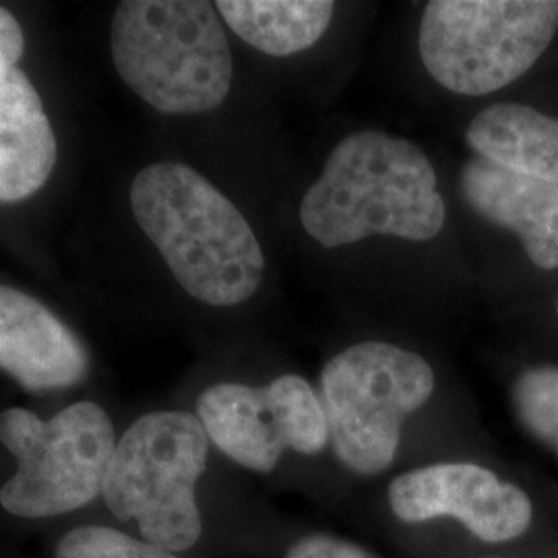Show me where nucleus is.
Here are the masks:
<instances>
[{
	"mask_svg": "<svg viewBox=\"0 0 558 558\" xmlns=\"http://www.w3.org/2000/svg\"><path fill=\"white\" fill-rule=\"evenodd\" d=\"M557 313H558V299H557Z\"/></svg>",
	"mask_w": 558,
	"mask_h": 558,
	"instance_id": "aec40b11",
	"label": "nucleus"
},
{
	"mask_svg": "<svg viewBox=\"0 0 558 558\" xmlns=\"http://www.w3.org/2000/svg\"><path fill=\"white\" fill-rule=\"evenodd\" d=\"M25 38L20 21L15 20L7 9L0 7V71L17 66L23 54Z\"/></svg>",
	"mask_w": 558,
	"mask_h": 558,
	"instance_id": "a211bd4d",
	"label": "nucleus"
},
{
	"mask_svg": "<svg viewBox=\"0 0 558 558\" xmlns=\"http://www.w3.org/2000/svg\"><path fill=\"white\" fill-rule=\"evenodd\" d=\"M329 451L356 478H379L398 463L405 430L439 391V371L416 348L387 338L345 343L317 383Z\"/></svg>",
	"mask_w": 558,
	"mask_h": 558,
	"instance_id": "7ed1b4c3",
	"label": "nucleus"
},
{
	"mask_svg": "<svg viewBox=\"0 0 558 558\" xmlns=\"http://www.w3.org/2000/svg\"><path fill=\"white\" fill-rule=\"evenodd\" d=\"M281 558H379L354 539L327 532H311L294 539Z\"/></svg>",
	"mask_w": 558,
	"mask_h": 558,
	"instance_id": "f3484780",
	"label": "nucleus"
},
{
	"mask_svg": "<svg viewBox=\"0 0 558 558\" xmlns=\"http://www.w3.org/2000/svg\"><path fill=\"white\" fill-rule=\"evenodd\" d=\"M385 502L401 525L451 521L482 544L502 546L534 525V500L499 472L470 459H437L389 480Z\"/></svg>",
	"mask_w": 558,
	"mask_h": 558,
	"instance_id": "1a4fd4ad",
	"label": "nucleus"
},
{
	"mask_svg": "<svg viewBox=\"0 0 558 558\" xmlns=\"http://www.w3.org/2000/svg\"><path fill=\"white\" fill-rule=\"evenodd\" d=\"M333 0H218L226 27L269 59H299L319 48L339 17Z\"/></svg>",
	"mask_w": 558,
	"mask_h": 558,
	"instance_id": "4468645a",
	"label": "nucleus"
},
{
	"mask_svg": "<svg viewBox=\"0 0 558 558\" xmlns=\"http://www.w3.org/2000/svg\"><path fill=\"white\" fill-rule=\"evenodd\" d=\"M478 558H500V557H478Z\"/></svg>",
	"mask_w": 558,
	"mask_h": 558,
	"instance_id": "6ab92c4d",
	"label": "nucleus"
},
{
	"mask_svg": "<svg viewBox=\"0 0 558 558\" xmlns=\"http://www.w3.org/2000/svg\"><path fill=\"white\" fill-rule=\"evenodd\" d=\"M511 405L532 439L558 458V366H532L511 387Z\"/></svg>",
	"mask_w": 558,
	"mask_h": 558,
	"instance_id": "2eb2a0df",
	"label": "nucleus"
},
{
	"mask_svg": "<svg viewBox=\"0 0 558 558\" xmlns=\"http://www.w3.org/2000/svg\"><path fill=\"white\" fill-rule=\"evenodd\" d=\"M57 137L40 94L20 66L0 71V201L38 193L57 166Z\"/></svg>",
	"mask_w": 558,
	"mask_h": 558,
	"instance_id": "f8f14e48",
	"label": "nucleus"
},
{
	"mask_svg": "<svg viewBox=\"0 0 558 558\" xmlns=\"http://www.w3.org/2000/svg\"><path fill=\"white\" fill-rule=\"evenodd\" d=\"M0 442L17 461L0 486L2 509L13 518L50 519L101 497L119 439L101 405L77 401L50 420L25 408L4 410Z\"/></svg>",
	"mask_w": 558,
	"mask_h": 558,
	"instance_id": "0eeeda50",
	"label": "nucleus"
},
{
	"mask_svg": "<svg viewBox=\"0 0 558 558\" xmlns=\"http://www.w3.org/2000/svg\"><path fill=\"white\" fill-rule=\"evenodd\" d=\"M110 44L122 81L161 114H205L232 92L234 57L216 2L124 0Z\"/></svg>",
	"mask_w": 558,
	"mask_h": 558,
	"instance_id": "20e7f679",
	"label": "nucleus"
},
{
	"mask_svg": "<svg viewBox=\"0 0 558 558\" xmlns=\"http://www.w3.org/2000/svg\"><path fill=\"white\" fill-rule=\"evenodd\" d=\"M463 140L476 158L558 184V119L532 106L490 104L468 122Z\"/></svg>",
	"mask_w": 558,
	"mask_h": 558,
	"instance_id": "ddd939ff",
	"label": "nucleus"
},
{
	"mask_svg": "<svg viewBox=\"0 0 558 558\" xmlns=\"http://www.w3.org/2000/svg\"><path fill=\"white\" fill-rule=\"evenodd\" d=\"M458 193L478 220L515 234L538 269H558V184L472 156L459 168Z\"/></svg>",
	"mask_w": 558,
	"mask_h": 558,
	"instance_id": "9d476101",
	"label": "nucleus"
},
{
	"mask_svg": "<svg viewBox=\"0 0 558 558\" xmlns=\"http://www.w3.org/2000/svg\"><path fill=\"white\" fill-rule=\"evenodd\" d=\"M131 211L191 299L230 308L263 288L267 255L257 232L195 168L180 161L143 168L131 186Z\"/></svg>",
	"mask_w": 558,
	"mask_h": 558,
	"instance_id": "f03ea898",
	"label": "nucleus"
},
{
	"mask_svg": "<svg viewBox=\"0 0 558 558\" xmlns=\"http://www.w3.org/2000/svg\"><path fill=\"white\" fill-rule=\"evenodd\" d=\"M195 416L221 456L269 476L288 456L319 459L329 451V424L317 385L279 373L260 385L221 380L201 391Z\"/></svg>",
	"mask_w": 558,
	"mask_h": 558,
	"instance_id": "6e6552de",
	"label": "nucleus"
},
{
	"mask_svg": "<svg viewBox=\"0 0 558 558\" xmlns=\"http://www.w3.org/2000/svg\"><path fill=\"white\" fill-rule=\"evenodd\" d=\"M54 558H182L108 525H81L57 544Z\"/></svg>",
	"mask_w": 558,
	"mask_h": 558,
	"instance_id": "dca6fc26",
	"label": "nucleus"
},
{
	"mask_svg": "<svg viewBox=\"0 0 558 558\" xmlns=\"http://www.w3.org/2000/svg\"><path fill=\"white\" fill-rule=\"evenodd\" d=\"M558 34V0H433L420 11L422 71L458 98H484L521 80Z\"/></svg>",
	"mask_w": 558,
	"mask_h": 558,
	"instance_id": "423d86ee",
	"label": "nucleus"
},
{
	"mask_svg": "<svg viewBox=\"0 0 558 558\" xmlns=\"http://www.w3.org/2000/svg\"><path fill=\"white\" fill-rule=\"evenodd\" d=\"M209 451L195 412H149L117 442L101 499L119 521L135 523L141 539L184 555L203 538L199 484Z\"/></svg>",
	"mask_w": 558,
	"mask_h": 558,
	"instance_id": "39448f33",
	"label": "nucleus"
},
{
	"mask_svg": "<svg viewBox=\"0 0 558 558\" xmlns=\"http://www.w3.org/2000/svg\"><path fill=\"white\" fill-rule=\"evenodd\" d=\"M80 338L41 302L0 286V371L27 391L73 387L87 375Z\"/></svg>",
	"mask_w": 558,
	"mask_h": 558,
	"instance_id": "9b49d317",
	"label": "nucleus"
},
{
	"mask_svg": "<svg viewBox=\"0 0 558 558\" xmlns=\"http://www.w3.org/2000/svg\"><path fill=\"white\" fill-rule=\"evenodd\" d=\"M296 221L302 236L325 255L375 242L422 248L445 236L449 203L422 145L362 126L331 145L300 195Z\"/></svg>",
	"mask_w": 558,
	"mask_h": 558,
	"instance_id": "f257e3e1",
	"label": "nucleus"
}]
</instances>
